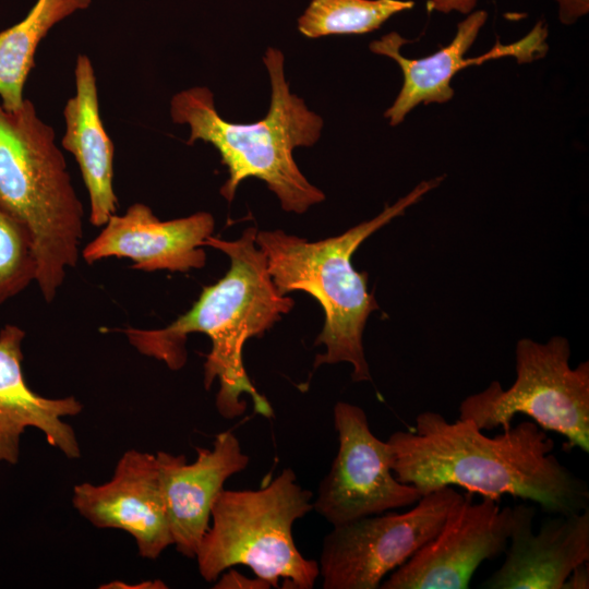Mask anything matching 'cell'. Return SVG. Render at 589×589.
Segmentation results:
<instances>
[{
  "instance_id": "6da1fadb",
  "label": "cell",
  "mask_w": 589,
  "mask_h": 589,
  "mask_svg": "<svg viewBox=\"0 0 589 589\" xmlns=\"http://www.w3.org/2000/svg\"><path fill=\"white\" fill-rule=\"evenodd\" d=\"M387 443L394 476L421 496L460 486L497 501L504 494L531 501L551 515L589 508L587 482L561 464L553 438L531 420L491 437L471 420L448 422L426 410Z\"/></svg>"
},
{
  "instance_id": "7a4b0ae2",
  "label": "cell",
  "mask_w": 589,
  "mask_h": 589,
  "mask_svg": "<svg viewBox=\"0 0 589 589\" xmlns=\"http://www.w3.org/2000/svg\"><path fill=\"white\" fill-rule=\"evenodd\" d=\"M257 230L247 228L235 241L209 236L203 243L223 251L230 267L216 284L203 288L192 308L159 329H120L142 354L166 363L171 370L187 362L185 342L190 334L202 333L212 341L204 363V386L219 383L216 408L225 419L247 410L243 396L252 399L256 413L271 418L273 408L252 384L243 363V346L262 336L294 305L292 298L276 289L264 253L256 245Z\"/></svg>"
},
{
  "instance_id": "3957f363",
  "label": "cell",
  "mask_w": 589,
  "mask_h": 589,
  "mask_svg": "<svg viewBox=\"0 0 589 589\" xmlns=\"http://www.w3.org/2000/svg\"><path fill=\"white\" fill-rule=\"evenodd\" d=\"M272 86L266 116L253 123H235L221 118L213 93L203 86L177 93L170 100L175 123L188 124L190 137L212 144L229 172L220 194L231 202L241 181L253 177L264 181L280 201L283 209L304 213L324 201V193L311 184L298 168L293 149L312 146L321 136L322 118L303 99L289 91L284 73V55L268 47L263 57Z\"/></svg>"
},
{
  "instance_id": "277c9868",
  "label": "cell",
  "mask_w": 589,
  "mask_h": 589,
  "mask_svg": "<svg viewBox=\"0 0 589 589\" xmlns=\"http://www.w3.org/2000/svg\"><path fill=\"white\" fill-rule=\"evenodd\" d=\"M445 176L421 181L374 218L341 235L310 242L281 230L257 231L256 245L264 253L268 274L283 296L301 290L317 300L325 314L315 345L325 352L315 357L314 369L322 364L348 362L353 382H371L362 336L370 314L378 304L368 291V273L357 272L351 256L361 243L408 207L437 188Z\"/></svg>"
},
{
  "instance_id": "5b68a950",
  "label": "cell",
  "mask_w": 589,
  "mask_h": 589,
  "mask_svg": "<svg viewBox=\"0 0 589 589\" xmlns=\"http://www.w3.org/2000/svg\"><path fill=\"white\" fill-rule=\"evenodd\" d=\"M55 139L31 100L13 111L0 103V205L32 237L35 283L47 303L77 264L84 216Z\"/></svg>"
},
{
  "instance_id": "8992f818",
  "label": "cell",
  "mask_w": 589,
  "mask_h": 589,
  "mask_svg": "<svg viewBox=\"0 0 589 589\" xmlns=\"http://www.w3.org/2000/svg\"><path fill=\"white\" fill-rule=\"evenodd\" d=\"M312 497L290 468L256 490L223 489L194 557L202 578L212 582L244 565L271 587L312 589L317 561L304 557L292 537L294 521L313 509Z\"/></svg>"
},
{
  "instance_id": "52a82bcc",
  "label": "cell",
  "mask_w": 589,
  "mask_h": 589,
  "mask_svg": "<svg viewBox=\"0 0 589 589\" xmlns=\"http://www.w3.org/2000/svg\"><path fill=\"white\" fill-rule=\"evenodd\" d=\"M569 341L554 336L546 342L521 338L515 347L516 380L504 389L498 381L466 397L459 419L481 431L512 426L525 414L545 431L566 440L565 448L589 453V362L569 364Z\"/></svg>"
},
{
  "instance_id": "ba28073f",
  "label": "cell",
  "mask_w": 589,
  "mask_h": 589,
  "mask_svg": "<svg viewBox=\"0 0 589 589\" xmlns=\"http://www.w3.org/2000/svg\"><path fill=\"white\" fill-rule=\"evenodd\" d=\"M462 496L454 486L423 495L401 514L365 516L333 526L322 543L318 577L324 589H377L443 526Z\"/></svg>"
},
{
  "instance_id": "9c48e42d",
  "label": "cell",
  "mask_w": 589,
  "mask_h": 589,
  "mask_svg": "<svg viewBox=\"0 0 589 589\" xmlns=\"http://www.w3.org/2000/svg\"><path fill=\"white\" fill-rule=\"evenodd\" d=\"M334 426L337 454L313 502V509L332 526L411 506L422 497L396 479L390 446L372 433L361 407L336 402Z\"/></svg>"
},
{
  "instance_id": "30bf717a",
  "label": "cell",
  "mask_w": 589,
  "mask_h": 589,
  "mask_svg": "<svg viewBox=\"0 0 589 589\" xmlns=\"http://www.w3.org/2000/svg\"><path fill=\"white\" fill-rule=\"evenodd\" d=\"M513 508L472 493L452 506L438 532L406 563L392 572L382 589H467L478 567L505 553Z\"/></svg>"
},
{
  "instance_id": "8fae6325",
  "label": "cell",
  "mask_w": 589,
  "mask_h": 589,
  "mask_svg": "<svg viewBox=\"0 0 589 589\" xmlns=\"http://www.w3.org/2000/svg\"><path fill=\"white\" fill-rule=\"evenodd\" d=\"M486 19L488 13L484 10L467 14V17L458 23L456 34L447 46L419 59H409L401 55V46L409 40L397 32L388 33L370 44L372 52L395 60L402 72V86L393 105L384 112L392 127L401 123L420 104L449 101L454 97V88L450 85L453 77L469 65H480L502 57H514L518 63L531 62L546 53L548 28L543 21H538L521 39L508 45H502L496 40L490 51L466 58Z\"/></svg>"
},
{
  "instance_id": "7c38bea8",
  "label": "cell",
  "mask_w": 589,
  "mask_h": 589,
  "mask_svg": "<svg viewBox=\"0 0 589 589\" xmlns=\"http://www.w3.org/2000/svg\"><path fill=\"white\" fill-rule=\"evenodd\" d=\"M72 504L95 527L128 532L143 558L156 560L172 544L156 455L127 450L109 481L76 484Z\"/></svg>"
},
{
  "instance_id": "4fadbf2b",
  "label": "cell",
  "mask_w": 589,
  "mask_h": 589,
  "mask_svg": "<svg viewBox=\"0 0 589 589\" xmlns=\"http://www.w3.org/2000/svg\"><path fill=\"white\" fill-rule=\"evenodd\" d=\"M215 221L206 212L161 221L145 204H132L123 215H112L99 235L88 242L82 256L93 264L107 257H125L132 268L144 272H188L202 268L204 241Z\"/></svg>"
},
{
  "instance_id": "5bb4252c",
  "label": "cell",
  "mask_w": 589,
  "mask_h": 589,
  "mask_svg": "<svg viewBox=\"0 0 589 589\" xmlns=\"http://www.w3.org/2000/svg\"><path fill=\"white\" fill-rule=\"evenodd\" d=\"M196 458L188 462L184 455L156 454L160 488L176 550L194 558L208 529L213 504L225 482L243 471L249 456L230 432L216 435L213 448L196 447Z\"/></svg>"
},
{
  "instance_id": "9a60e30c",
  "label": "cell",
  "mask_w": 589,
  "mask_h": 589,
  "mask_svg": "<svg viewBox=\"0 0 589 589\" xmlns=\"http://www.w3.org/2000/svg\"><path fill=\"white\" fill-rule=\"evenodd\" d=\"M506 557L481 585L485 589H563L572 572L589 561V508L556 515L533 532L536 507L518 504Z\"/></svg>"
},
{
  "instance_id": "2e32d148",
  "label": "cell",
  "mask_w": 589,
  "mask_h": 589,
  "mask_svg": "<svg viewBox=\"0 0 589 589\" xmlns=\"http://www.w3.org/2000/svg\"><path fill=\"white\" fill-rule=\"evenodd\" d=\"M24 338V329L16 325L0 329V462H17L27 428L39 430L65 457L79 458L76 434L62 419L82 412L83 405L74 396L47 398L31 389L22 369Z\"/></svg>"
},
{
  "instance_id": "e0dca14e",
  "label": "cell",
  "mask_w": 589,
  "mask_h": 589,
  "mask_svg": "<svg viewBox=\"0 0 589 589\" xmlns=\"http://www.w3.org/2000/svg\"><path fill=\"white\" fill-rule=\"evenodd\" d=\"M74 77L75 95L63 109L61 145L80 167L89 199V223L103 227L118 207L112 184L115 147L99 115L96 76L86 55L77 56Z\"/></svg>"
},
{
  "instance_id": "ac0fdd59",
  "label": "cell",
  "mask_w": 589,
  "mask_h": 589,
  "mask_svg": "<svg viewBox=\"0 0 589 589\" xmlns=\"http://www.w3.org/2000/svg\"><path fill=\"white\" fill-rule=\"evenodd\" d=\"M92 0H36L27 15L0 32V103L10 111L23 101L26 79L34 67L36 49L48 32Z\"/></svg>"
},
{
  "instance_id": "d6986e66",
  "label": "cell",
  "mask_w": 589,
  "mask_h": 589,
  "mask_svg": "<svg viewBox=\"0 0 589 589\" xmlns=\"http://www.w3.org/2000/svg\"><path fill=\"white\" fill-rule=\"evenodd\" d=\"M413 5L411 0H312L298 19V28L308 38L366 34Z\"/></svg>"
},
{
  "instance_id": "ffe728a7",
  "label": "cell",
  "mask_w": 589,
  "mask_h": 589,
  "mask_svg": "<svg viewBox=\"0 0 589 589\" xmlns=\"http://www.w3.org/2000/svg\"><path fill=\"white\" fill-rule=\"evenodd\" d=\"M36 272L27 228L0 205V304L35 283Z\"/></svg>"
},
{
  "instance_id": "44dd1931",
  "label": "cell",
  "mask_w": 589,
  "mask_h": 589,
  "mask_svg": "<svg viewBox=\"0 0 589 589\" xmlns=\"http://www.w3.org/2000/svg\"><path fill=\"white\" fill-rule=\"evenodd\" d=\"M215 589H268L271 585L260 577H247L230 567L215 580Z\"/></svg>"
},
{
  "instance_id": "7402d4cb",
  "label": "cell",
  "mask_w": 589,
  "mask_h": 589,
  "mask_svg": "<svg viewBox=\"0 0 589 589\" xmlns=\"http://www.w3.org/2000/svg\"><path fill=\"white\" fill-rule=\"evenodd\" d=\"M558 4L561 23L570 25L589 12V0H554Z\"/></svg>"
},
{
  "instance_id": "603a6c76",
  "label": "cell",
  "mask_w": 589,
  "mask_h": 589,
  "mask_svg": "<svg viewBox=\"0 0 589 589\" xmlns=\"http://www.w3.org/2000/svg\"><path fill=\"white\" fill-rule=\"evenodd\" d=\"M477 1L478 0H428L426 10L429 12L437 11L445 14L452 11L469 14L474 10Z\"/></svg>"
},
{
  "instance_id": "cb8c5ba5",
  "label": "cell",
  "mask_w": 589,
  "mask_h": 589,
  "mask_svg": "<svg viewBox=\"0 0 589 589\" xmlns=\"http://www.w3.org/2000/svg\"><path fill=\"white\" fill-rule=\"evenodd\" d=\"M589 588V568L588 562L577 566L567 580L563 589H588Z\"/></svg>"
}]
</instances>
